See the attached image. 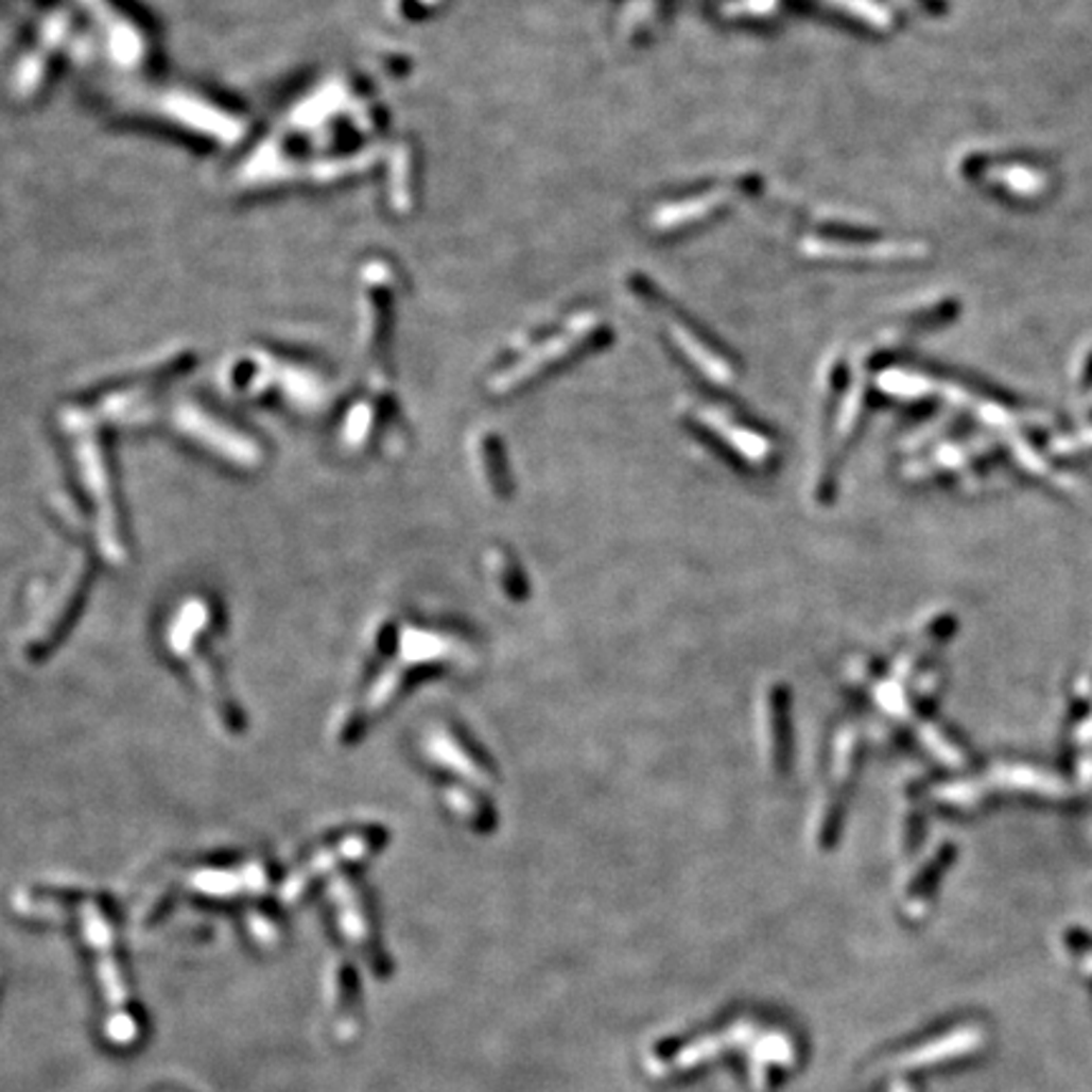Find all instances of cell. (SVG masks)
<instances>
[{
  "mask_svg": "<svg viewBox=\"0 0 1092 1092\" xmlns=\"http://www.w3.org/2000/svg\"><path fill=\"white\" fill-rule=\"evenodd\" d=\"M324 1007L332 1024L334 1035L340 1039H352L360 1029V982L352 964L344 958H334L324 974Z\"/></svg>",
  "mask_w": 1092,
  "mask_h": 1092,
  "instance_id": "6da1fadb",
  "label": "cell"
},
{
  "mask_svg": "<svg viewBox=\"0 0 1092 1092\" xmlns=\"http://www.w3.org/2000/svg\"><path fill=\"white\" fill-rule=\"evenodd\" d=\"M422 749H426V753L435 764L448 766V769L463 774V777H468L475 784L488 782V769H483L479 761H475L473 753L468 751V746L463 749V741L458 736H453V733L448 731V726H435L426 736Z\"/></svg>",
  "mask_w": 1092,
  "mask_h": 1092,
  "instance_id": "7a4b0ae2",
  "label": "cell"
},
{
  "mask_svg": "<svg viewBox=\"0 0 1092 1092\" xmlns=\"http://www.w3.org/2000/svg\"><path fill=\"white\" fill-rule=\"evenodd\" d=\"M334 905L336 913H340L342 921V933L349 938V943L360 946V949H369L372 946V929L367 923V913H364L360 892L354 890L352 883H336L334 890Z\"/></svg>",
  "mask_w": 1092,
  "mask_h": 1092,
  "instance_id": "3957f363",
  "label": "cell"
}]
</instances>
